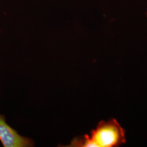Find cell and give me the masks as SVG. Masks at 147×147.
Wrapping results in <instances>:
<instances>
[{
    "label": "cell",
    "mask_w": 147,
    "mask_h": 147,
    "mask_svg": "<svg viewBox=\"0 0 147 147\" xmlns=\"http://www.w3.org/2000/svg\"><path fill=\"white\" fill-rule=\"evenodd\" d=\"M88 136L93 147H119L126 142L125 130L114 118L101 121Z\"/></svg>",
    "instance_id": "obj_1"
},
{
    "label": "cell",
    "mask_w": 147,
    "mask_h": 147,
    "mask_svg": "<svg viewBox=\"0 0 147 147\" xmlns=\"http://www.w3.org/2000/svg\"><path fill=\"white\" fill-rule=\"evenodd\" d=\"M0 141L5 147H27L33 146V141L20 136L5 122L4 116L0 115Z\"/></svg>",
    "instance_id": "obj_2"
},
{
    "label": "cell",
    "mask_w": 147,
    "mask_h": 147,
    "mask_svg": "<svg viewBox=\"0 0 147 147\" xmlns=\"http://www.w3.org/2000/svg\"><path fill=\"white\" fill-rule=\"evenodd\" d=\"M146 15H147V13H146Z\"/></svg>",
    "instance_id": "obj_3"
}]
</instances>
